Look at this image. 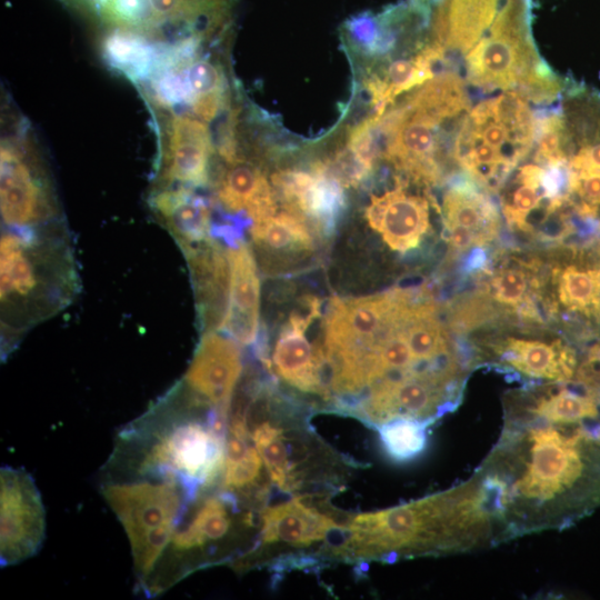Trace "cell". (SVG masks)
<instances>
[{
  "instance_id": "6da1fadb",
  "label": "cell",
  "mask_w": 600,
  "mask_h": 600,
  "mask_svg": "<svg viewBox=\"0 0 600 600\" xmlns=\"http://www.w3.org/2000/svg\"><path fill=\"white\" fill-rule=\"evenodd\" d=\"M500 436L474 471L501 542L567 529L600 507V416L552 383L508 393Z\"/></svg>"
},
{
  "instance_id": "7a4b0ae2",
  "label": "cell",
  "mask_w": 600,
  "mask_h": 600,
  "mask_svg": "<svg viewBox=\"0 0 600 600\" xmlns=\"http://www.w3.org/2000/svg\"><path fill=\"white\" fill-rule=\"evenodd\" d=\"M341 530L343 541L334 551L354 560L444 556L500 543L494 512L476 473L447 490L358 514Z\"/></svg>"
},
{
  "instance_id": "3957f363",
  "label": "cell",
  "mask_w": 600,
  "mask_h": 600,
  "mask_svg": "<svg viewBox=\"0 0 600 600\" xmlns=\"http://www.w3.org/2000/svg\"><path fill=\"white\" fill-rule=\"evenodd\" d=\"M59 227L2 232L0 244L2 358L20 334L72 299L77 272Z\"/></svg>"
},
{
  "instance_id": "277c9868",
  "label": "cell",
  "mask_w": 600,
  "mask_h": 600,
  "mask_svg": "<svg viewBox=\"0 0 600 600\" xmlns=\"http://www.w3.org/2000/svg\"><path fill=\"white\" fill-rule=\"evenodd\" d=\"M532 104L514 91L471 104L452 143V162L482 189L498 193L533 148L538 110Z\"/></svg>"
},
{
  "instance_id": "5b68a950",
  "label": "cell",
  "mask_w": 600,
  "mask_h": 600,
  "mask_svg": "<svg viewBox=\"0 0 600 600\" xmlns=\"http://www.w3.org/2000/svg\"><path fill=\"white\" fill-rule=\"evenodd\" d=\"M100 492L128 537L143 592L189 506L198 498L181 481L102 469Z\"/></svg>"
},
{
  "instance_id": "8992f818",
  "label": "cell",
  "mask_w": 600,
  "mask_h": 600,
  "mask_svg": "<svg viewBox=\"0 0 600 600\" xmlns=\"http://www.w3.org/2000/svg\"><path fill=\"white\" fill-rule=\"evenodd\" d=\"M238 499L221 490L202 492L188 508L144 594L157 597L212 561L237 528Z\"/></svg>"
},
{
  "instance_id": "52a82bcc",
  "label": "cell",
  "mask_w": 600,
  "mask_h": 600,
  "mask_svg": "<svg viewBox=\"0 0 600 600\" xmlns=\"http://www.w3.org/2000/svg\"><path fill=\"white\" fill-rule=\"evenodd\" d=\"M24 138L2 140L1 218L6 229L39 230L54 226L58 208L41 162Z\"/></svg>"
},
{
  "instance_id": "ba28073f",
  "label": "cell",
  "mask_w": 600,
  "mask_h": 600,
  "mask_svg": "<svg viewBox=\"0 0 600 600\" xmlns=\"http://www.w3.org/2000/svg\"><path fill=\"white\" fill-rule=\"evenodd\" d=\"M46 538V511L29 472L4 466L0 470V563L18 564L32 558Z\"/></svg>"
},
{
  "instance_id": "9c48e42d",
  "label": "cell",
  "mask_w": 600,
  "mask_h": 600,
  "mask_svg": "<svg viewBox=\"0 0 600 600\" xmlns=\"http://www.w3.org/2000/svg\"><path fill=\"white\" fill-rule=\"evenodd\" d=\"M320 316V301L304 296L280 328L271 357L262 362L281 381L303 393L329 398L327 364L321 342L310 343L306 333Z\"/></svg>"
},
{
  "instance_id": "30bf717a",
  "label": "cell",
  "mask_w": 600,
  "mask_h": 600,
  "mask_svg": "<svg viewBox=\"0 0 600 600\" xmlns=\"http://www.w3.org/2000/svg\"><path fill=\"white\" fill-rule=\"evenodd\" d=\"M271 181L284 207L302 214L316 232L322 236L333 232L346 207L344 186L324 160L312 162L309 170H278L272 173Z\"/></svg>"
},
{
  "instance_id": "8fae6325",
  "label": "cell",
  "mask_w": 600,
  "mask_h": 600,
  "mask_svg": "<svg viewBox=\"0 0 600 600\" xmlns=\"http://www.w3.org/2000/svg\"><path fill=\"white\" fill-rule=\"evenodd\" d=\"M480 357L534 383L569 382L579 364L576 350L561 339L508 336L487 343Z\"/></svg>"
},
{
  "instance_id": "7c38bea8",
  "label": "cell",
  "mask_w": 600,
  "mask_h": 600,
  "mask_svg": "<svg viewBox=\"0 0 600 600\" xmlns=\"http://www.w3.org/2000/svg\"><path fill=\"white\" fill-rule=\"evenodd\" d=\"M243 369L238 342L216 331L203 332L182 381V388L199 402L230 410Z\"/></svg>"
},
{
  "instance_id": "4fadbf2b",
  "label": "cell",
  "mask_w": 600,
  "mask_h": 600,
  "mask_svg": "<svg viewBox=\"0 0 600 600\" xmlns=\"http://www.w3.org/2000/svg\"><path fill=\"white\" fill-rule=\"evenodd\" d=\"M408 180L396 177V186L382 194H372L366 219L393 251L406 253L422 242L430 230L429 191L417 194L407 190Z\"/></svg>"
},
{
  "instance_id": "5bb4252c",
  "label": "cell",
  "mask_w": 600,
  "mask_h": 600,
  "mask_svg": "<svg viewBox=\"0 0 600 600\" xmlns=\"http://www.w3.org/2000/svg\"><path fill=\"white\" fill-rule=\"evenodd\" d=\"M230 288L222 330L240 344H252L259 334L260 279L252 249L238 238L229 242Z\"/></svg>"
},
{
  "instance_id": "9a60e30c",
  "label": "cell",
  "mask_w": 600,
  "mask_h": 600,
  "mask_svg": "<svg viewBox=\"0 0 600 600\" xmlns=\"http://www.w3.org/2000/svg\"><path fill=\"white\" fill-rule=\"evenodd\" d=\"M314 233L302 214L287 207L250 224L251 239L268 270L306 261L316 250Z\"/></svg>"
},
{
  "instance_id": "2e32d148",
  "label": "cell",
  "mask_w": 600,
  "mask_h": 600,
  "mask_svg": "<svg viewBox=\"0 0 600 600\" xmlns=\"http://www.w3.org/2000/svg\"><path fill=\"white\" fill-rule=\"evenodd\" d=\"M182 251L189 263L203 332L222 330L230 288L227 251L212 238Z\"/></svg>"
},
{
  "instance_id": "e0dca14e",
  "label": "cell",
  "mask_w": 600,
  "mask_h": 600,
  "mask_svg": "<svg viewBox=\"0 0 600 600\" xmlns=\"http://www.w3.org/2000/svg\"><path fill=\"white\" fill-rule=\"evenodd\" d=\"M218 206L234 216L243 212L250 224L273 214L277 201L263 172L246 157L219 168L214 176Z\"/></svg>"
},
{
  "instance_id": "ac0fdd59",
  "label": "cell",
  "mask_w": 600,
  "mask_h": 600,
  "mask_svg": "<svg viewBox=\"0 0 600 600\" xmlns=\"http://www.w3.org/2000/svg\"><path fill=\"white\" fill-rule=\"evenodd\" d=\"M149 204L181 249L212 238L211 203L196 189L153 188Z\"/></svg>"
},
{
  "instance_id": "d6986e66",
  "label": "cell",
  "mask_w": 600,
  "mask_h": 600,
  "mask_svg": "<svg viewBox=\"0 0 600 600\" xmlns=\"http://www.w3.org/2000/svg\"><path fill=\"white\" fill-rule=\"evenodd\" d=\"M260 542L306 547L322 541L334 530H341L334 519L302 498L266 507L260 513Z\"/></svg>"
},
{
  "instance_id": "ffe728a7",
  "label": "cell",
  "mask_w": 600,
  "mask_h": 600,
  "mask_svg": "<svg viewBox=\"0 0 600 600\" xmlns=\"http://www.w3.org/2000/svg\"><path fill=\"white\" fill-rule=\"evenodd\" d=\"M443 227H460L474 236L479 247L494 240L500 229L496 202L467 176L447 187L440 208Z\"/></svg>"
},
{
  "instance_id": "44dd1931",
  "label": "cell",
  "mask_w": 600,
  "mask_h": 600,
  "mask_svg": "<svg viewBox=\"0 0 600 600\" xmlns=\"http://www.w3.org/2000/svg\"><path fill=\"white\" fill-rule=\"evenodd\" d=\"M246 419L250 438L262 459L271 481L280 490L287 492L296 490L299 487V476L296 470V463L291 459L283 430L268 420L253 423L247 417Z\"/></svg>"
},
{
  "instance_id": "7402d4cb",
  "label": "cell",
  "mask_w": 600,
  "mask_h": 600,
  "mask_svg": "<svg viewBox=\"0 0 600 600\" xmlns=\"http://www.w3.org/2000/svg\"><path fill=\"white\" fill-rule=\"evenodd\" d=\"M534 267L514 259L512 263L502 264L488 280V292L499 304L516 309L522 314L532 318L536 309L532 304V293L540 284L532 274Z\"/></svg>"
},
{
  "instance_id": "603a6c76",
  "label": "cell",
  "mask_w": 600,
  "mask_h": 600,
  "mask_svg": "<svg viewBox=\"0 0 600 600\" xmlns=\"http://www.w3.org/2000/svg\"><path fill=\"white\" fill-rule=\"evenodd\" d=\"M559 302L571 311L600 320V270L568 264L553 270Z\"/></svg>"
},
{
  "instance_id": "cb8c5ba5",
  "label": "cell",
  "mask_w": 600,
  "mask_h": 600,
  "mask_svg": "<svg viewBox=\"0 0 600 600\" xmlns=\"http://www.w3.org/2000/svg\"><path fill=\"white\" fill-rule=\"evenodd\" d=\"M429 427L411 418H398L381 424L378 432L384 453L396 462L414 460L426 450Z\"/></svg>"
},
{
  "instance_id": "d4e9b609",
  "label": "cell",
  "mask_w": 600,
  "mask_h": 600,
  "mask_svg": "<svg viewBox=\"0 0 600 600\" xmlns=\"http://www.w3.org/2000/svg\"><path fill=\"white\" fill-rule=\"evenodd\" d=\"M379 36L377 16L370 12L352 17L343 26V38L356 56L367 59L373 57Z\"/></svg>"
},
{
  "instance_id": "484cf974",
  "label": "cell",
  "mask_w": 600,
  "mask_h": 600,
  "mask_svg": "<svg viewBox=\"0 0 600 600\" xmlns=\"http://www.w3.org/2000/svg\"><path fill=\"white\" fill-rule=\"evenodd\" d=\"M98 1H100L101 3L103 2V0H98Z\"/></svg>"
}]
</instances>
